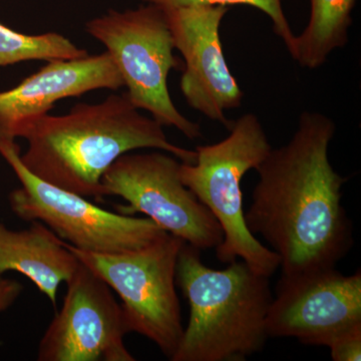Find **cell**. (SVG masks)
Wrapping results in <instances>:
<instances>
[{"mask_svg":"<svg viewBox=\"0 0 361 361\" xmlns=\"http://www.w3.org/2000/svg\"><path fill=\"white\" fill-rule=\"evenodd\" d=\"M176 282L190 306L188 325L172 361H240L262 350L273 295L269 277L242 260L223 270L202 262L200 250L185 243Z\"/></svg>","mask_w":361,"mask_h":361,"instance_id":"obj_3","label":"cell"},{"mask_svg":"<svg viewBox=\"0 0 361 361\" xmlns=\"http://www.w3.org/2000/svg\"><path fill=\"white\" fill-rule=\"evenodd\" d=\"M146 4H152L161 9L178 8L194 6H247L254 7L269 16L273 23L275 35L283 40L292 59L295 52L296 35L292 32L290 25L285 16L281 0H141Z\"/></svg>","mask_w":361,"mask_h":361,"instance_id":"obj_16","label":"cell"},{"mask_svg":"<svg viewBox=\"0 0 361 361\" xmlns=\"http://www.w3.org/2000/svg\"><path fill=\"white\" fill-rule=\"evenodd\" d=\"M356 0H310L308 25L295 37L293 59L308 70L326 63L331 52L348 42Z\"/></svg>","mask_w":361,"mask_h":361,"instance_id":"obj_14","label":"cell"},{"mask_svg":"<svg viewBox=\"0 0 361 361\" xmlns=\"http://www.w3.org/2000/svg\"><path fill=\"white\" fill-rule=\"evenodd\" d=\"M63 307L40 339L39 361H135L113 290L87 265L66 282Z\"/></svg>","mask_w":361,"mask_h":361,"instance_id":"obj_9","label":"cell"},{"mask_svg":"<svg viewBox=\"0 0 361 361\" xmlns=\"http://www.w3.org/2000/svg\"><path fill=\"white\" fill-rule=\"evenodd\" d=\"M336 132L329 116L303 111L290 141L271 149L256 168L258 183L244 218L280 258L282 277L334 268L353 246L341 202L348 179L329 161Z\"/></svg>","mask_w":361,"mask_h":361,"instance_id":"obj_1","label":"cell"},{"mask_svg":"<svg viewBox=\"0 0 361 361\" xmlns=\"http://www.w3.org/2000/svg\"><path fill=\"white\" fill-rule=\"evenodd\" d=\"M122 87V75L106 51L82 59L47 61L13 89L0 92V144L16 142L23 125L49 114L56 102Z\"/></svg>","mask_w":361,"mask_h":361,"instance_id":"obj_12","label":"cell"},{"mask_svg":"<svg viewBox=\"0 0 361 361\" xmlns=\"http://www.w3.org/2000/svg\"><path fill=\"white\" fill-rule=\"evenodd\" d=\"M23 290V287L20 282L0 275V313L8 310L20 297Z\"/></svg>","mask_w":361,"mask_h":361,"instance_id":"obj_18","label":"cell"},{"mask_svg":"<svg viewBox=\"0 0 361 361\" xmlns=\"http://www.w3.org/2000/svg\"><path fill=\"white\" fill-rule=\"evenodd\" d=\"M327 348L334 361H360L361 360V322L338 334Z\"/></svg>","mask_w":361,"mask_h":361,"instance_id":"obj_17","label":"cell"},{"mask_svg":"<svg viewBox=\"0 0 361 361\" xmlns=\"http://www.w3.org/2000/svg\"><path fill=\"white\" fill-rule=\"evenodd\" d=\"M85 28L111 54L135 108L192 141L200 139V125L178 110L169 92V73L179 68L180 61L163 9L146 4L123 11L110 9Z\"/></svg>","mask_w":361,"mask_h":361,"instance_id":"obj_5","label":"cell"},{"mask_svg":"<svg viewBox=\"0 0 361 361\" xmlns=\"http://www.w3.org/2000/svg\"><path fill=\"white\" fill-rule=\"evenodd\" d=\"M89 56L58 32L25 35L0 23V68L28 61H61Z\"/></svg>","mask_w":361,"mask_h":361,"instance_id":"obj_15","label":"cell"},{"mask_svg":"<svg viewBox=\"0 0 361 361\" xmlns=\"http://www.w3.org/2000/svg\"><path fill=\"white\" fill-rule=\"evenodd\" d=\"M185 243L166 233L153 243L126 253L97 254L66 246L120 297L128 334L146 337L171 360L184 331L176 270Z\"/></svg>","mask_w":361,"mask_h":361,"instance_id":"obj_6","label":"cell"},{"mask_svg":"<svg viewBox=\"0 0 361 361\" xmlns=\"http://www.w3.org/2000/svg\"><path fill=\"white\" fill-rule=\"evenodd\" d=\"M180 167L179 159L163 151L123 154L104 173L102 194L127 202L118 207V213L145 214L164 231L200 251L217 248L222 228L183 184Z\"/></svg>","mask_w":361,"mask_h":361,"instance_id":"obj_8","label":"cell"},{"mask_svg":"<svg viewBox=\"0 0 361 361\" xmlns=\"http://www.w3.org/2000/svg\"><path fill=\"white\" fill-rule=\"evenodd\" d=\"M163 11L175 49L184 59L180 87L187 104L230 129L233 122L226 111L240 108L244 94L226 61L220 39L228 7L194 6Z\"/></svg>","mask_w":361,"mask_h":361,"instance_id":"obj_11","label":"cell"},{"mask_svg":"<svg viewBox=\"0 0 361 361\" xmlns=\"http://www.w3.org/2000/svg\"><path fill=\"white\" fill-rule=\"evenodd\" d=\"M229 130L222 141L197 147L194 163L180 161V180L222 228V243L216 248L221 262L242 260L270 277L280 267V258L247 228L241 182L247 172L262 163L272 146L254 114L240 116Z\"/></svg>","mask_w":361,"mask_h":361,"instance_id":"obj_4","label":"cell"},{"mask_svg":"<svg viewBox=\"0 0 361 361\" xmlns=\"http://www.w3.org/2000/svg\"><path fill=\"white\" fill-rule=\"evenodd\" d=\"M361 322V273L334 268L280 278L266 319L268 337H292L306 345L329 346Z\"/></svg>","mask_w":361,"mask_h":361,"instance_id":"obj_10","label":"cell"},{"mask_svg":"<svg viewBox=\"0 0 361 361\" xmlns=\"http://www.w3.org/2000/svg\"><path fill=\"white\" fill-rule=\"evenodd\" d=\"M27 229H9L0 223V275L20 273L56 306L59 286L80 264L63 239L39 221Z\"/></svg>","mask_w":361,"mask_h":361,"instance_id":"obj_13","label":"cell"},{"mask_svg":"<svg viewBox=\"0 0 361 361\" xmlns=\"http://www.w3.org/2000/svg\"><path fill=\"white\" fill-rule=\"evenodd\" d=\"M18 137L27 142L20 160L32 174L54 186L96 200L104 198V173L123 154L157 149L194 163L196 152L169 141L164 127L142 115L127 92L101 103H80L68 114H49L23 125Z\"/></svg>","mask_w":361,"mask_h":361,"instance_id":"obj_2","label":"cell"},{"mask_svg":"<svg viewBox=\"0 0 361 361\" xmlns=\"http://www.w3.org/2000/svg\"><path fill=\"white\" fill-rule=\"evenodd\" d=\"M0 155L20 182V187L9 195L13 212L26 222H42L78 250L126 253L149 245L167 233L149 218L104 210L80 195L39 179L23 165L16 142L0 144Z\"/></svg>","mask_w":361,"mask_h":361,"instance_id":"obj_7","label":"cell"}]
</instances>
